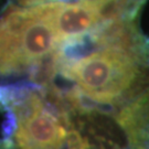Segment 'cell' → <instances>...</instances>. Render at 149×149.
Wrapping results in <instances>:
<instances>
[{
    "label": "cell",
    "mask_w": 149,
    "mask_h": 149,
    "mask_svg": "<svg viewBox=\"0 0 149 149\" xmlns=\"http://www.w3.org/2000/svg\"><path fill=\"white\" fill-rule=\"evenodd\" d=\"M49 20L53 24L61 42L85 33L98 21L92 0H82L77 3L55 1Z\"/></svg>",
    "instance_id": "cell-1"
},
{
    "label": "cell",
    "mask_w": 149,
    "mask_h": 149,
    "mask_svg": "<svg viewBox=\"0 0 149 149\" xmlns=\"http://www.w3.org/2000/svg\"><path fill=\"white\" fill-rule=\"evenodd\" d=\"M22 123L17 133V140L21 147L61 148L68 128L43 108Z\"/></svg>",
    "instance_id": "cell-2"
},
{
    "label": "cell",
    "mask_w": 149,
    "mask_h": 149,
    "mask_svg": "<svg viewBox=\"0 0 149 149\" xmlns=\"http://www.w3.org/2000/svg\"><path fill=\"white\" fill-rule=\"evenodd\" d=\"M61 148H90V144L80 133V130L74 127H70L66 129Z\"/></svg>",
    "instance_id": "cell-6"
},
{
    "label": "cell",
    "mask_w": 149,
    "mask_h": 149,
    "mask_svg": "<svg viewBox=\"0 0 149 149\" xmlns=\"http://www.w3.org/2000/svg\"><path fill=\"white\" fill-rule=\"evenodd\" d=\"M59 53L61 59L65 62H75L86 58L94 52L101 51L102 44L93 31L82 33L80 36L66 39L60 43Z\"/></svg>",
    "instance_id": "cell-4"
},
{
    "label": "cell",
    "mask_w": 149,
    "mask_h": 149,
    "mask_svg": "<svg viewBox=\"0 0 149 149\" xmlns=\"http://www.w3.org/2000/svg\"><path fill=\"white\" fill-rule=\"evenodd\" d=\"M60 53L54 50L41 58L33 60L30 63V80L39 86H47L54 73L59 70Z\"/></svg>",
    "instance_id": "cell-5"
},
{
    "label": "cell",
    "mask_w": 149,
    "mask_h": 149,
    "mask_svg": "<svg viewBox=\"0 0 149 149\" xmlns=\"http://www.w3.org/2000/svg\"><path fill=\"white\" fill-rule=\"evenodd\" d=\"M60 41L53 24L47 18L36 17L28 23L20 36L19 59L24 68L33 60L59 48Z\"/></svg>",
    "instance_id": "cell-3"
},
{
    "label": "cell",
    "mask_w": 149,
    "mask_h": 149,
    "mask_svg": "<svg viewBox=\"0 0 149 149\" xmlns=\"http://www.w3.org/2000/svg\"><path fill=\"white\" fill-rule=\"evenodd\" d=\"M58 2H61V3H77L82 0H56Z\"/></svg>",
    "instance_id": "cell-8"
},
{
    "label": "cell",
    "mask_w": 149,
    "mask_h": 149,
    "mask_svg": "<svg viewBox=\"0 0 149 149\" xmlns=\"http://www.w3.org/2000/svg\"><path fill=\"white\" fill-rule=\"evenodd\" d=\"M56 0H19V2L24 6L29 5H43V3H48V2H53Z\"/></svg>",
    "instance_id": "cell-7"
}]
</instances>
